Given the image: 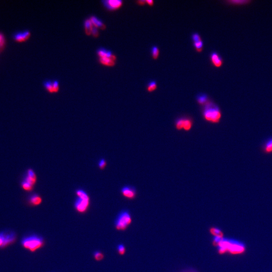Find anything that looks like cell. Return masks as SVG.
Wrapping results in <instances>:
<instances>
[{"label": "cell", "mask_w": 272, "mask_h": 272, "mask_svg": "<svg viewBox=\"0 0 272 272\" xmlns=\"http://www.w3.org/2000/svg\"><path fill=\"white\" fill-rule=\"evenodd\" d=\"M146 2L150 6H152L153 5V3H154V2L152 0H148V1H146Z\"/></svg>", "instance_id": "36"}, {"label": "cell", "mask_w": 272, "mask_h": 272, "mask_svg": "<svg viewBox=\"0 0 272 272\" xmlns=\"http://www.w3.org/2000/svg\"><path fill=\"white\" fill-rule=\"evenodd\" d=\"M77 199L75 203V208L78 212L84 213L87 210L90 204V197L87 193L83 189H78L76 191Z\"/></svg>", "instance_id": "3"}, {"label": "cell", "mask_w": 272, "mask_h": 272, "mask_svg": "<svg viewBox=\"0 0 272 272\" xmlns=\"http://www.w3.org/2000/svg\"><path fill=\"white\" fill-rule=\"evenodd\" d=\"M91 35L93 36L94 38H98L99 36L98 29L93 26V28H92V30Z\"/></svg>", "instance_id": "30"}, {"label": "cell", "mask_w": 272, "mask_h": 272, "mask_svg": "<svg viewBox=\"0 0 272 272\" xmlns=\"http://www.w3.org/2000/svg\"><path fill=\"white\" fill-rule=\"evenodd\" d=\"M211 60L213 64L216 67H220L222 64V60L219 55L216 52H213L211 54Z\"/></svg>", "instance_id": "16"}, {"label": "cell", "mask_w": 272, "mask_h": 272, "mask_svg": "<svg viewBox=\"0 0 272 272\" xmlns=\"http://www.w3.org/2000/svg\"><path fill=\"white\" fill-rule=\"evenodd\" d=\"M28 201L31 206H37L42 203V199L39 195L34 193L29 196Z\"/></svg>", "instance_id": "13"}, {"label": "cell", "mask_w": 272, "mask_h": 272, "mask_svg": "<svg viewBox=\"0 0 272 272\" xmlns=\"http://www.w3.org/2000/svg\"><path fill=\"white\" fill-rule=\"evenodd\" d=\"M89 19L91 21L94 27H96L98 29H100L101 30L106 29V25H105L104 22L102 21L101 20L99 19L97 17L95 16H91L90 17Z\"/></svg>", "instance_id": "12"}, {"label": "cell", "mask_w": 272, "mask_h": 272, "mask_svg": "<svg viewBox=\"0 0 272 272\" xmlns=\"http://www.w3.org/2000/svg\"><path fill=\"white\" fill-rule=\"evenodd\" d=\"M98 56L99 58H111L113 60H116V56L115 54H113V52L110 50L105 48H100L96 51Z\"/></svg>", "instance_id": "9"}, {"label": "cell", "mask_w": 272, "mask_h": 272, "mask_svg": "<svg viewBox=\"0 0 272 272\" xmlns=\"http://www.w3.org/2000/svg\"><path fill=\"white\" fill-rule=\"evenodd\" d=\"M94 259L97 261H99L103 259V255L100 251H95L94 253Z\"/></svg>", "instance_id": "26"}, {"label": "cell", "mask_w": 272, "mask_h": 272, "mask_svg": "<svg viewBox=\"0 0 272 272\" xmlns=\"http://www.w3.org/2000/svg\"><path fill=\"white\" fill-rule=\"evenodd\" d=\"M6 242V231L0 232V248H4Z\"/></svg>", "instance_id": "21"}, {"label": "cell", "mask_w": 272, "mask_h": 272, "mask_svg": "<svg viewBox=\"0 0 272 272\" xmlns=\"http://www.w3.org/2000/svg\"><path fill=\"white\" fill-rule=\"evenodd\" d=\"M156 88H157V85H156V82L154 81H152V82H151L148 85V91L149 92L153 91L156 89Z\"/></svg>", "instance_id": "24"}, {"label": "cell", "mask_w": 272, "mask_h": 272, "mask_svg": "<svg viewBox=\"0 0 272 272\" xmlns=\"http://www.w3.org/2000/svg\"><path fill=\"white\" fill-rule=\"evenodd\" d=\"M197 101L199 104L201 105L207 104L208 101V97L205 95H201L198 96L197 98Z\"/></svg>", "instance_id": "23"}, {"label": "cell", "mask_w": 272, "mask_h": 272, "mask_svg": "<svg viewBox=\"0 0 272 272\" xmlns=\"http://www.w3.org/2000/svg\"><path fill=\"white\" fill-rule=\"evenodd\" d=\"M229 239L222 238L219 243L217 245L218 251L221 254L224 253L227 251Z\"/></svg>", "instance_id": "14"}, {"label": "cell", "mask_w": 272, "mask_h": 272, "mask_svg": "<svg viewBox=\"0 0 272 272\" xmlns=\"http://www.w3.org/2000/svg\"><path fill=\"white\" fill-rule=\"evenodd\" d=\"M106 160L104 159H101L98 162V167L100 169H103L106 166Z\"/></svg>", "instance_id": "29"}, {"label": "cell", "mask_w": 272, "mask_h": 272, "mask_svg": "<svg viewBox=\"0 0 272 272\" xmlns=\"http://www.w3.org/2000/svg\"><path fill=\"white\" fill-rule=\"evenodd\" d=\"M203 44V42H202V40L194 42V46L199 52H200L202 50Z\"/></svg>", "instance_id": "28"}, {"label": "cell", "mask_w": 272, "mask_h": 272, "mask_svg": "<svg viewBox=\"0 0 272 272\" xmlns=\"http://www.w3.org/2000/svg\"><path fill=\"white\" fill-rule=\"evenodd\" d=\"M131 214L128 211L124 210L118 215L116 221V227L119 230H124L131 224Z\"/></svg>", "instance_id": "4"}, {"label": "cell", "mask_w": 272, "mask_h": 272, "mask_svg": "<svg viewBox=\"0 0 272 272\" xmlns=\"http://www.w3.org/2000/svg\"><path fill=\"white\" fill-rule=\"evenodd\" d=\"M230 2L231 3H232L234 4H236L237 3H240V4H244V3H248V1H231Z\"/></svg>", "instance_id": "35"}, {"label": "cell", "mask_w": 272, "mask_h": 272, "mask_svg": "<svg viewBox=\"0 0 272 272\" xmlns=\"http://www.w3.org/2000/svg\"><path fill=\"white\" fill-rule=\"evenodd\" d=\"M5 40L2 34L0 33V47H2L4 44Z\"/></svg>", "instance_id": "34"}, {"label": "cell", "mask_w": 272, "mask_h": 272, "mask_svg": "<svg viewBox=\"0 0 272 272\" xmlns=\"http://www.w3.org/2000/svg\"><path fill=\"white\" fill-rule=\"evenodd\" d=\"M102 3L108 11H113L120 8L123 5V2L121 0H104Z\"/></svg>", "instance_id": "7"}, {"label": "cell", "mask_w": 272, "mask_h": 272, "mask_svg": "<svg viewBox=\"0 0 272 272\" xmlns=\"http://www.w3.org/2000/svg\"><path fill=\"white\" fill-rule=\"evenodd\" d=\"M118 253H120V255H124L125 253L126 249H125L124 245L123 244H120V245H118Z\"/></svg>", "instance_id": "31"}, {"label": "cell", "mask_w": 272, "mask_h": 272, "mask_svg": "<svg viewBox=\"0 0 272 272\" xmlns=\"http://www.w3.org/2000/svg\"><path fill=\"white\" fill-rule=\"evenodd\" d=\"M245 251V246L243 243L234 240L229 239L227 251L232 254H240Z\"/></svg>", "instance_id": "6"}, {"label": "cell", "mask_w": 272, "mask_h": 272, "mask_svg": "<svg viewBox=\"0 0 272 272\" xmlns=\"http://www.w3.org/2000/svg\"><path fill=\"white\" fill-rule=\"evenodd\" d=\"M223 237H222L214 236L213 238V242H214V244L217 246L218 244L219 243L221 240L222 239Z\"/></svg>", "instance_id": "33"}, {"label": "cell", "mask_w": 272, "mask_h": 272, "mask_svg": "<svg viewBox=\"0 0 272 272\" xmlns=\"http://www.w3.org/2000/svg\"><path fill=\"white\" fill-rule=\"evenodd\" d=\"M121 193L124 197L129 199H133L136 197L137 190L133 186L126 185L121 189Z\"/></svg>", "instance_id": "8"}, {"label": "cell", "mask_w": 272, "mask_h": 272, "mask_svg": "<svg viewBox=\"0 0 272 272\" xmlns=\"http://www.w3.org/2000/svg\"><path fill=\"white\" fill-rule=\"evenodd\" d=\"M23 179L32 185L33 186H34L37 181V177L33 169L29 168L26 171V173Z\"/></svg>", "instance_id": "10"}, {"label": "cell", "mask_w": 272, "mask_h": 272, "mask_svg": "<svg viewBox=\"0 0 272 272\" xmlns=\"http://www.w3.org/2000/svg\"><path fill=\"white\" fill-rule=\"evenodd\" d=\"M52 85H53V90L54 93H57L59 91V82L56 80L52 81Z\"/></svg>", "instance_id": "27"}, {"label": "cell", "mask_w": 272, "mask_h": 272, "mask_svg": "<svg viewBox=\"0 0 272 272\" xmlns=\"http://www.w3.org/2000/svg\"><path fill=\"white\" fill-rule=\"evenodd\" d=\"M98 60L101 64L107 66H114L116 63V60H113L111 58H99Z\"/></svg>", "instance_id": "18"}, {"label": "cell", "mask_w": 272, "mask_h": 272, "mask_svg": "<svg viewBox=\"0 0 272 272\" xmlns=\"http://www.w3.org/2000/svg\"><path fill=\"white\" fill-rule=\"evenodd\" d=\"M203 116L205 121L212 124H218L221 118V112L216 105L208 102L203 111Z\"/></svg>", "instance_id": "1"}, {"label": "cell", "mask_w": 272, "mask_h": 272, "mask_svg": "<svg viewBox=\"0 0 272 272\" xmlns=\"http://www.w3.org/2000/svg\"><path fill=\"white\" fill-rule=\"evenodd\" d=\"M262 149L265 153L270 154L272 153V138L267 140L262 146Z\"/></svg>", "instance_id": "15"}, {"label": "cell", "mask_w": 272, "mask_h": 272, "mask_svg": "<svg viewBox=\"0 0 272 272\" xmlns=\"http://www.w3.org/2000/svg\"><path fill=\"white\" fill-rule=\"evenodd\" d=\"M193 126V121L189 117H181L177 118L175 122V127L177 130H184L189 132Z\"/></svg>", "instance_id": "5"}, {"label": "cell", "mask_w": 272, "mask_h": 272, "mask_svg": "<svg viewBox=\"0 0 272 272\" xmlns=\"http://www.w3.org/2000/svg\"><path fill=\"white\" fill-rule=\"evenodd\" d=\"M146 2V1H140L138 2V4L140 5H144L145 4V3Z\"/></svg>", "instance_id": "37"}, {"label": "cell", "mask_w": 272, "mask_h": 272, "mask_svg": "<svg viewBox=\"0 0 272 272\" xmlns=\"http://www.w3.org/2000/svg\"><path fill=\"white\" fill-rule=\"evenodd\" d=\"M44 87L45 88L47 91H48L50 93H53L54 92V90H53V85H52V81L50 80H46L44 81Z\"/></svg>", "instance_id": "19"}, {"label": "cell", "mask_w": 272, "mask_h": 272, "mask_svg": "<svg viewBox=\"0 0 272 272\" xmlns=\"http://www.w3.org/2000/svg\"><path fill=\"white\" fill-rule=\"evenodd\" d=\"M192 38H193V40L194 42H199V41H201V40L200 36L197 33H195V34H193L192 36Z\"/></svg>", "instance_id": "32"}, {"label": "cell", "mask_w": 272, "mask_h": 272, "mask_svg": "<svg viewBox=\"0 0 272 272\" xmlns=\"http://www.w3.org/2000/svg\"><path fill=\"white\" fill-rule=\"evenodd\" d=\"M31 33L30 31L28 30H25L15 33L13 36V38L15 41L21 42L26 41L28 39H29Z\"/></svg>", "instance_id": "11"}, {"label": "cell", "mask_w": 272, "mask_h": 272, "mask_svg": "<svg viewBox=\"0 0 272 272\" xmlns=\"http://www.w3.org/2000/svg\"><path fill=\"white\" fill-rule=\"evenodd\" d=\"M44 241L41 237L36 235H31L24 237L21 240V244L25 249L34 252L44 245Z\"/></svg>", "instance_id": "2"}, {"label": "cell", "mask_w": 272, "mask_h": 272, "mask_svg": "<svg viewBox=\"0 0 272 272\" xmlns=\"http://www.w3.org/2000/svg\"><path fill=\"white\" fill-rule=\"evenodd\" d=\"M84 24L86 34L88 36L91 35L92 30L93 27V25L92 24L91 21L90 20L89 18L85 19Z\"/></svg>", "instance_id": "17"}, {"label": "cell", "mask_w": 272, "mask_h": 272, "mask_svg": "<svg viewBox=\"0 0 272 272\" xmlns=\"http://www.w3.org/2000/svg\"><path fill=\"white\" fill-rule=\"evenodd\" d=\"M210 231L214 236L222 237H223V233L221 230L216 227L212 228L210 229Z\"/></svg>", "instance_id": "22"}, {"label": "cell", "mask_w": 272, "mask_h": 272, "mask_svg": "<svg viewBox=\"0 0 272 272\" xmlns=\"http://www.w3.org/2000/svg\"><path fill=\"white\" fill-rule=\"evenodd\" d=\"M159 53V49H158L157 47L154 46V47L152 48V56H153V58L154 59H157L158 58Z\"/></svg>", "instance_id": "25"}, {"label": "cell", "mask_w": 272, "mask_h": 272, "mask_svg": "<svg viewBox=\"0 0 272 272\" xmlns=\"http://www.w3.org/2000/svg\"><path fill=\"white\" fill-rule=\"evenodd\" d=\"M21 186L22 189L26 191H32L34 188V186L23 179L21 181Z\"/></svg>", "instance_id": "20"}]
</instances>
